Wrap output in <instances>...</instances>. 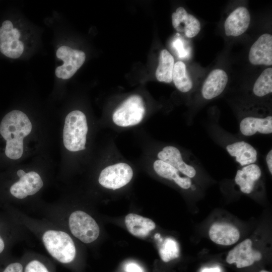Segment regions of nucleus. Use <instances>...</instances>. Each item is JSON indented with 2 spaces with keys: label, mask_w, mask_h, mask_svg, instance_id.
<instances>
[{
  "label": "nucleus",
  "mask_w": 272,
  "mask_h": 272,
  "mask_svg": "<svg viewBox=\"0 0 272 272\" xmlns=\"http://www.w3.org/2000/svg\"><path fill=\"white\" fill-rule=\"evenodd\" d=\"M32 123L27 115L15 110L7 113L0 124V134L6 141L5 154L13 160L20 159L23 153V139L32 130Z\"/></svg>",
  "instance_id": "obj_1"
},
{
  "label": "nucleus",
  "mask_w": 272,
  "mask_h": 272,
  "mask_svg": "<svg viewBox=\"0 0 272 272\" xmlns=\"http://www.w3.org/2000/svg\"><path fill=\"white\" fill-rule=\"evenodd\" d=\"M42 241L48 253L57 261L67 264L76 255L75 245L67 233L58 230H47L42 236Z\"/></svg>",
  "instance_id": "obj_2"
},
{
  "label": "nucleus",
  "mask_w": 272,
  "mask_h": 272,
  "mask_svg": "<svg viewBox=\"0 0 272 272\" xmlns=\"http://www.w3.org/2000/svg\"><path fill=\"white\" fill-rule=\"evenodd\" d=\"M88 127L86 115L80 110L70 112L66 116L63 130L65 148L71 152L86 149Z\"/></svg>",
  "instance_id": "obj_3"
},
{
  "label": "nucleus",
  "mask_w": 272,
  "mask_h": 272,
  "mask_svg": "<svg viewBox=\"0 0 272 272\" xmlns=\"http://www.w3.org/2000/svg\"><path fill=\"white\" fill-rule=\"evenodd\" d=\"M145 106L142 98L134 95L126 99L114 112L112 120L121 127L133 126L143 120Z\"/></svg>",
  "instance_id": "obj_4"
},
{
  "label": "nucleus",
  "mask_w": 272,
  "mask_h": 272,
  "mask_svg": "<svg viewBox=\"0 0 272 272\" xmlns=\"http://www.w3.org/2000/svg\"><path fill=\"white\" fill-rule=\"evenodd\" d=\"M69 227L72 234L85 243L96 240L100 233V229L95 220L85 212H73L69 218Z\"/></svg>",
  "instance_id": "obj_5"
},
{
  "label": "nucleus",
  "mask_w": 272,
  "mask_h": 272,
  "mask_svg": "<svg viewBox=\"0 0 272 272\" xmlns=\"http://www.w3.org/2000/svg\"><path fill=\"white\" fill-rule=\"evenodd\" d=\"M133 176L131 167L125 163L110 165L101 172L98 181L102 186L113 190L128 183Z\"/></svg>",
  "instance_id": "obj_6"
},
{
  "label": "nucleus",
  "mask_w": 272,
  "mask_h": 272,
  "mask_svg": "<svg viewBox=\"0 0 272 272\" xmlns=\"http://www.w3.org/2000/svg\"><path fill=\"white\" fill-rule=\"evenodd\" d=\"M56 56L63 61V64L55 69L56 76L62 79L71 78L84 63L85 53L82 51L62 46L56 51Z\"/></svg>",
  "instance_id": "obj_7"
},
{
  "label": "nucleus",
  "mask_w": 272,
  "mask_h": 272,
  "mask_svg": "<svg viewBox=\"0 0 272 272\" xmlns=\"http://www.w3.org/2000/svg\"><path fill=\"white\" fill-rule=\"evenodd\" d=\"M20 36L10 21H5L0 27V51L10 58L19 57L24 50V44L19 39Z\"/></svg>",
  "instance_id": "obj_8"
},
{
  "label": "nucleus",
  "mask_w": 272,
  "mask_h": 272,
  "mask_svg": "<svg viewBox=\"0 0 272 272\" xmlns=\"http://www.w3.org/2000/svg\"><path fill=\"white\" fill-rule=\"evenodd\" d=\"M252 243L250 239L244 240L230 250L226 257L229 264L235 263L237 268H243L253 264L262 258L258 251L252 248Z\"/></svg>",
  "instance_id": "obj_9"
},
{
  "label": "nucleus",
  "mask_w": 272,
  "mask_h": 272,
  "mask_svg": "<svg viewBox=\"0 0 272 272\" xmlns=\"http://www.w3.org/2000/svg\"><path fill=\"white\" fill-rule=\"evenodd\" d=\"M43 185L40 176L36 172L30 171L19 177V180L10 187L11 194L18 199H24L38 192Z\"/></svg>",
  "instance_id": "obj_10"
},
{
  "label": "nucleus",
  "mask_w": 272,
  "mask_h": 272,
  "mask_svg": "<svg viewBox=\"0 0 272 272\" xmlns=\"http://www.w3.org/2000/svg\"><path fill=\"white\" fill-rule=\"evenodd\" d=\"M250 62L253 65L272 64V35H261L251 46L248 55Z\"/></svg>",
  "instance_id": "obj_11"
},
{
  "label": "nucleus",
  "mask_w": 272,
  "mask_h": 272,
  "mask_svg": "<svg viewBox=\"0 0 272 272\" xmlns=\"http://www.w3.org/2000/svg\"><path fill=\"white\" fill-rule=\"evenodd\" d=\"M172 23L176 31L183 32L187 38L195 37L201 29L198 20L181 7L178 8L172 14Z\"/></svg>",
  "instance_id": "obj_12"
},
{
  "label": "nucleus",
  "mask_w": 272,
  "mask_h": 272,
  "mask_svg": "<svg viewBox=\"0 0 272 272\" xmlns=\"http://www.w3.org/2000/svg\"><path fill=\"white\" fill-rule=\"evenodd\" d=\"M250 15L244 7L234 10L227 17L225 24V34L228 36H238L244 33L249 27Z\"/></svg>",
  "instance_id": "obj_13"
},
{
  "label": "nucleus",
  "mask_w": 272,
  "mask_h": 272,
  "mask_svg": "<svg viewBox=\"0 0 272 272\" xmlns=\"http://www.w3.org/2000/svg\"><path fill=\"white\" fill-rule=\"evenodd\" d=\"M157 157L159 160L171 165L189 178L194 177L196 174L195 168L183 160L180 151L174 146L164 147L158 153Z\"/></svg>",
  "instance_id": "obj_14"
},
{
  "label": "nucleus",
  "mask_w": 272,
  "mask_h": 272,
  "mask_svg": "<svg viewBox=\"0 0 272 272\" xmlns=\"http://www.w3.org/2000/svg\"><path fill=\"white\" fill-rule=\"evenodd\" d=\"M228 80V75L224 70L219 69L213 70L203 84L202 97L207 100H211L218 96L225 89Z\"/></svg>",
  "instance_id": "obj_15"
},
{
  "label": "nucleus",
  "mask_w": 272,
  "mask_h": 272,
  "mask_svg": "<svg viewBox=\"0 0 272 272\" xmlns=\"http://www.w3.org/2000/svg\"><path fill=\"white\" fill-rule=\"evenodd\" d=\"M209 236L216 244L231 245L239 240L240 233L237 228L231 224L216 223L210 229Z\"/></svg>",
  "instance_id": "obj_16"
},
{
  "label": "nucleus",
  "mask_w": 272,
  "mask_h": 272,
  "mask_svg": "<svg viewBox=\"0 0 272 272\" xmlns=\"http://www.w3.org/2000/svg\"><path fill=\"white\" fill-rule=\"evenodd\" d=\"M240 132L245 136H251L256 133L270 134L272 133V116L257 117L247 116L243 118L239 124Z\"/></svg>",
  "instance_id": "obj_17"
},
{
  "label": "nucleus",
  "mask_w": 272,
  "mask_h": 272,
  "mask_svg": "<svg viewBox=\"0 0 272 272\" xmlns=\"http://www.w3.org/2000/svg\"><path fill=\"white\" fill-rule=\"evenodd\" d=\"M227 152L241 166H245L254 164L257 159V152L250 144L245 141H237L228 145L226 147Z\"/></svg>",
  "instance_id": "obj_18"
},
{
  "label": "nucleus",
  "mask_w": 272,
  "mask_h": 272,
  "mask_svg": "<svg viewBox=\"0 0 272 272\" xmlns=\"http://www.w3.org/2000/svg\"><path fill=\"white\" fill-rule=\"evenodd\" d=\"M261 175L260 167L257 164H251L237 170L235 181L239 186L241 192L249 194L253 190L255 183Z\"/></svg>",
  "instance_id": "obj_19"
},
{
  "label": "nucleus",
  "mask_w": 272,
  "mask_h": 272,
  "mask_svg": "<svg viewBox=\"0 0 272 272\" xmlns=\"http://www.w3.org/2000/svg\"><path fill=\"white\" fill-rule=\"evenodd\" d=\"M125 224L129 232L134 236L144 237L156 227L152 220L133 213H130L125 218Z\"/></svg>",
  "instance_id": "obj_20"
},
{
  "label": "nucleus",
  "mask_w": 272,
  "mask_h": 272,
  "mask_svg": "<svg viewBox=\"0 0 272 272\" xmlns=\"http://www.w3.org/2000/svg\"><path fill=\"white\" fill-rule=\"evenodd\" d=\"M153 168L160 176L173 180L179 187L187 189L190 187L191 181L187 177H181L179 171L169 164L160 160H156L153 164Z\"/></svg>",
  "instance_id": "obj_21"
},
{
  "label": "nucleus",
  "mask_w": 272,
  "mask_h": 272,
  "mask_svg": "<svg viewBox=\"0 0 272 272\" xmlns=\"http://www.w3.org/2000/svg\"><path fill=\"white\" fill-rule=\"evenodd\" d=\"M174 59L173 56L166 49L162 50L160 54L159 64L156 71L157 79L167 83L172 81Z\"/></svg>",
  "instance_id": "obj_22"
},
{
  "label": "nucleus",
  "mask_w": 272,
  "mask_h": 272,
  "mask_svg": "<svg viewBox=\"0 0 272 272\" xmlns=\"http://www.w3.org/2000/svg\"><path fill=\"white\" fill-rule=\"evenodd\" d=\"M172 80L176 88L182 92H187L192 88V81L187 73L186 65L181 61L174 63Z\"/></svg>",
  "instance_id": "obj_23"
},
{
  "label": "nucleus",
  "mask_w": 272,
  "mask_h": 272,
  "mask_svg": "<svg viewBox=\"0 0 272 272\" xmlns=\"http://www.w3.org/2000/svg\"><path fill=\"white\" fill-rule=\"evenodd\" d=\"M253 92L258 97H263L272 92V69H265L255 81Z\"/></svg>",
  "instance_id": "obj_24"
},
{
  "label": "nucleus",
  "mask_w": 272,
  "mask_h": 272,
  "mask_svg": "<svg viewBox=\"0 0 272 272\" xmlns=\"http://www.w3.org/2000/svg\"><path fill=\"white\" fill-rule=\"evenodd\" d=\"M159 254L164 262L177 258L179 255V250L176 241L170 238H166L159 250Z\"/></svg>",
  "instance_id": "obj_25"
},
{
  "label": "nucleus",
  "mask_w": 272,
  "mask_h": 272,
  "mask_svg": "<svg viewBox=\"0 0 272 272\" xmlns=\"http://www.w3.org/2000/svg\"><path fill=\"white\" fill-rule=\"evenodd\" d=\"M24 272H50L46 266L37 259L30 261L26 265Z\"/></svg>",
  "instance_id": "obj_26"
},
{
  "label": "nucleus",
  "mask_w": 272,
  "mask_h": 272,
  "mask_svg": "<svg viewBox=\"0 0 272 272\" xmlns=\"http://www.w3.org/2000/svg\"><path fill=\"white\" fill-rule=\"evenodd\" d=\"M173 47L177 51V54L179 57H184L186 55V51L185 50L183 43L180 39L177 38L172 43Z\"/></svg>",
  "instance_id": "obj_27"
},
{
  "label": "nucleus",
  "mask_w": 272,
  "mask_h": 272,
  "mask_svg": "<svg viewBox=\"0 0 272 272\" xmlns=\"http://www.w3.org/2000/svg\"><path fill=\"white\" fill-rule=\"evenodd\" d=\"M3 272H23V267L19 262H13L7 265Z\"/></svg>",
  "instance_id": "obj_28"
},
{
  "label": "nucleus",
  "mask_w": 272,
  "mask_h": 272,
  "mask_svg": "<svg viewBox=\"0 0 272 272\" xmlns=\"http://www.w3.org/2000/svg\"><path fill=\"white\" fill-rule=\"evenodd\" d=\"M126 272H144L143 268L137 263L129 262L124 267Z\"/></svg>",
  "instance_id": "obj_29"
},
{
  "label": "nucleus",
  "mask_w": 272,
  "mask_h": 272,
  "mask_svg": "<svg viewBox=\"0 0 272 272\" xmlns=\"http://www.w3.org/2000/svg\"><path fill=\"white\" fill-rule=\"evenodd\" d=\"M266 162L268 170L272 174V150L271 149L268 152L266 156Z\"/></svg>",
  "instance_id": "obj_30"
},
{
  "label": "nucleus",
  "mask_w": 272,
  "mask_h": 272,
  "mask_svg": "<svg viewBox=\"0 0 272 272\" xmlns=\"http://www.w3.org/2000/svg\"><path fill=\"white\" fill-rule=\"evenodd\" d=\"M201 272H221L220 268L218 267L212 268H205Z\"/></svg>",
  "instance_id": "obj_31"
},
{
  "label": "nucleus",
  "mask_w": 272,
  "mask_h": 272,
  "mask_svg": "<svg viewBox=\"0 0 272 272\" xmlns=\"http://www.w3.org/2000/svg\"><path fill=\"white\" fill-rule=\"evenodd\" d=\"M5 248V243L4 240L0 236V254L3 251Z\"/></svg>",
  "instance_id": "obj_32"
},
{
  "label": "nucleus",
  "mask_w": 272,
  "mask_h": 272,
  "mask_svg": "<svg viewBox=\"0 0 272 272\" xmlns=\"http://www.w3.org/2000/svg\"><path fill=\"white\" fill-rule=\"evenodd\" d=\"M17 175L20 177L26 174V172L22 169L19 170L17 172Z\"/></svg>",
  "instance_id": "obj_33"
},
{
  "label": "nucleus",
  "mask_w": 272,
  "mask_h": 272,
  "mask_svg": "<svg viewBox=\"0 0 272 272\" xmlns=\"http://www.w3.org/2000/svg\"><path fill=\"white\" fill-rule=\"evenodd\" d=\"M260 272H269V271H266V270H262Z\"/></svg>",
  "instance_id": "obj_34"
}]
</instances>
